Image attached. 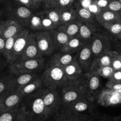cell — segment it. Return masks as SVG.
Segmentation results:
<instances>
[{
    "mask_svg": "<svg viewBox=\"0 0 121 121\" xmlns=\"http://www.w3.org/2000/svg\"><path fill=\"white\" fill-rule=\"evenodd\" d=\"M43 88L23 97L22 105L30 121H49L43 100Z\"/></svg>",
    "mask_w": 121,
    "mask_h": 121,
    "instance_id": "1",
    "label": "cell"
},
{
    "mask_svg": "<svg viewBox=\"0 0 121 121\" xmlns=\"http://www.w3.org/2000/svg\"><path fill=\"white\" fill-rule=\"evenodd\" d=\"M41 78L44 87L51 90H60L69 83L63 67L54 64H48Z\"/></svg>",
    "mask_w": 121,
    "mask_h": 121,
    "instance_id": "2",
    "label": "cell"
},
{
    "mask_svg": "<svg viewBox=\"0 0 121 121\" xmlns=\"http://www.w3.org/2000/svg\"><path fill=\"white\" fill-rule=\"evenodd\" d=\"M44 65V58H39L16 61L9 65V68L11 75H18L26 73H39L43 68Z\"/></svg>",
    "mask_w": 121,
    "mask_h": 121,
    "instance_id": "3",
    "label": "cell"
},
{
    "mask_svg": "<svg viewBox=\"0 0 121 121\" xmlns=\"http://www.w3.org/2000/svg\"><path fill=\"white\" fill-rule=\"evenodd\" d=\"M60 93L63 107L80 100L89 99L78 80L75 82H69L60 90Z\"/></svg>",
    "mask_w": 121,
    "mask_h": 121,
    "instance_id": "4",
    "label": "cell"
},
{
    "mask_svg": "<svg viewBox=\"0 0 121 121\" xmlns=\"http://www.w3.org/2000/svg\"><path fill=\"white\" fill-rule=\"evenodd\" d=\"M43 100L49 121L63 107L60 90L44 88Z\"/></svg>",
    "mask_w": 121,
    "mask_h": 121,
    "instance_id": "5",
    "label": "cell"
},
{
    "mask_svg": "<svg viewBox=\"0 0 121 121\" xmlns=\"http://www.w3.org/2000/svg\"><path fill=\"white\" fill-rule=\"evenodd\" d=\"M78 81L82 85L88 98L96 101L100 93V76L96 73L89 72L82 74Z\"/></svg>",
    "mask_w": 121,
    "mask_h": 121,
    "instance_id": "6",
    "label": "cell"
},
{
    "mask_svg": "<svg viewBox=\"0 0 121 121\" xmlns=\"http://www.w3.org/2000/svg\"><path fill=\"white\" fill-rule=\"evenodd\" d=\"M96 101L89 99H84L63 107L78 116L88 119L96 113Z\"/></svg>",
    "mask_w": 121,
    "mask_h": 121,
    "instance_id": "7",
    "label": "cell"
},
{
    "mask_svg": "<svg viewBox=\"0 0 121 121\" xmlns=\"http://www.w3.org/2000/svg\"><path fill=\"white\" fill-rule=\"evenodd\" d=\"M33 34L37 46L42 57L52 55L57 49L49 31H38Z\"/></svg>",
    "mask_w": 121,
    "mask_h": 121,
    "instance_id": "8",
    "label": "cell"
},
{
    "mask_svg": "<svg viewBox=\"0 0 121 121\" xmlns=\"http://www.w3.org/2000/svg\"><path fill=\"white\" fill-rule=\"evenodd\" d=\"M91 48L94 58L112 51L110 42L108 36L97 33L91 40Z\"/></svg>",
    "mask_w": 121,
    "mask_h": 121,
    "instance_id": "9",
    "label": "cell"
},
{
    "mask_svg": "<svg viewBox=\"0 0 121 121\" xmlns=\"http://www.w3.org/2000/svg\"><path fill=\"white\" fill-rule=\"evenodd\" d=\"M94 60L91 48V41L86 42L77 52V60L81 67L84 74L90 72L91 67Z\"/></svg>",
    "mask_w": 121,
    "mask_h": 121,
    "instance_id": "10",
    "label": "cell"
},
{
    "mask_svg": "<svg viewBox=\"0 0 121 121\" xmlns=\"http://www.w3.org/2000/svg\"><path fill=\"white\" fill-rule=\"evenodd\" d=\"M31 33L32 32L28 29H24V30H22L17 35L14 44L10 64L16 62L19 58L29 42Z\"/></svg>",
    "mask_w": 121,
    "mask_h": 121,
    "instance_id": "11",
    "label": "cell"
},
{
    "mask_svg": "<svg viewBox=\"0 0 121 121\" xmlns=\"http://www.w3.org/2000/svg\"><path fill=\"white\" fill-rule=\"evenodd\" d=\"M24 28L13 20H0V36L7 39L19 34Z\"/></svg>",
    "mask_w": 121,
    "mask_h": 121,
    "instance_id": "12",
    "label": "cell"
},
{
    "mask_svg": "<svg viewBox=\"0 0 121 121\" xmlns=\"http://www.w3.org/2000/svg\"><path fill=\"white\" fill-rule=\"evenodd\" d=\"M23 99L18 90H8L1 95L2 111L10 110L20 106Z\"/></svg>",
    "mask_w": 121,
    "mask_h": 121,
    "instance_id": "13",
    "label": "cell"
},
{
    "mask_svg": "<svg viewBox=\"0 0 121 121\" xmlns=\"http://www.w3.org/2000/svg\"><path fill=\"white\" fill-rule=\"evenodd\" d=\"M97 102L102 106H113L121 103V93L107 88L99 93Z\"/></svg>",
    "mask_w": 121,
    "mask_h": 121,
    "instance_id": "14",
    "label": "cell"
},
{
    "mask_svg": "<svg viewBox=\"0 0 121 121\" xmlns=\"http://www.w3.org/2000/svg\"><path fill=\"white\" fill-rule=\"evenodd\" d=\"M0 121H30L22 103L20 106L0 112Z\"/></svg>",
    "mask_w": 121,
    "mask_h": 121,
    "instance_id": "15",
    "label": "cell"
},
{
    "mask_svg": "<svg viewBox=\"0 0 121 121\" xmlns=\"http://www.w3.org/2000/svg\"><path fill=\"white\" fill-rule=\"evenodd\" d=\"M43 58L40 52L39 51L36 42L34 34L32 32L30 35V39L26 47L23 51L22 54L19 56L16 61L18 60H28V59H36V58Z\"/></svg>",
    "mask_w": 121,
    "mask_h": 121,
    "instance_id": "16",
    "label": "cell"
},
{
    "mask_svg": "<svg viewBox=\"0 0 121 121\" xmlns=\"http://www.w3.org/2000/svg\"><path fill=\"white\" fill-rule=\"evenodd\" d=\"M40 76L41 75L39 73H26L18 75H13L9 90H18L22 87L32 82Z\"/></svg>",
    "mask_w": 121,
    "mask_h": 121,
    "instance_id": "17",
    "label": "cell"
},
{
    "mask_svg": "<svg viewBox=\"0 0 121 121\" xmlns=\"http://www.w3.org/2000/svg\"><path fill=\"white\" fill-rule=\"evenodd\" d=\"M118 52L115 51H110L108 53L94 58L92 65L91 67L90 72L97 73V71L103 67L111 66L113 60Z\"/></svg>",
    "mask_w": 121,
    "mask_h": 121,
    "instance_id": "18",
    "label": "cell"
},
{
    "mask_svg": "<svg viewBox=\"0 0 121 121\" xmlns=\"http://www.w3.org/2000/svg\"><path fill=\"white\" fill-rule=\"evenodd\" d=\"M77 52L72 53H62L59 52L52 55L48 64H54L64 68L77 59Z\"/></svg>",
    "mask_w": 121,
    "mask_h": 121,
    "instance_id": "19",
    "label": "cell"
},
{
    "mask_svg": "<svg viewBox=\"0 0 121 121\" xmlns=\"http://www.w3.org/2000/svg\"><path fill=\"white\" fill-rule=\"evenodd\" d=\"M65 74L69 82H75L84 74L77 59L69 64L64 67Z\"/></svg>",
    "mask_w": 121,
    "mask_h": 121,
    "instance_id": "20",
    "label": "cell"
},
{
    "mask_svg": "<svg viewBox=\"0 0 121 121\" xmlns=\"http://www.w3.org/2000/svg\"><path fill=\"white\" fill-rule=\"evenodd\" d=\"M79 35L82 39L86 42H89L92 40L93 37L99 32H97L96 27L93 23L80 21Z\"/></svg>",
    "mask_w": 121,
    "mask_h": 121,
    "instance_id": "21",
    "label": "cell"
},
{
    "mask_svg": "<svg viewBox=\"0 0 121 121\" xmlns=\"http://www.w3.org/2000/svg\"><path fill=\"white\" fill-rule=\"evenodd\" d=\"M87 119L74 114L67 109H60L49 121H86Z\"/></svg>",
    "mask_w": 121,
    "mask_h": 121,
    "instance_id": "22",
    "label": "cell"
},
{
    "mask_svg": "<svg viewBox=\"0 0 121 121\" xmlns=\"http://www.w3.org/2000/svg\"><path fill=\"white\" fill-rule=\"evenodd\" d=\"M86 42H87L82 39L78 34L75 36L70 38L68 43L59 51L62 53L77 52Z\"/></svg>",
    "mask_w": 121,
    "mask_h": 121,
    "instance_id": "23",
    "label": "cell"
},
{
    "mask_svg": "<svg viewBox=\"0 0 121 121\" xmlns=\"http://www.w3.org/2000/svg\"><path fill=\"white\" fill-rule=\"evenodd\" d=\"M43 88L45 87H44L43 84L41 76H40L39 77L37 78L36 79L32 81V82H29L26 86L22 87L18 91L22 96V97H24L28 95L34 93Z\"/></svg>",
    "mask_w": 121,
    "mask_h": 121,
    "instance_id": "24",
    "label": "cell"
},
{
    "mask_svg": "<svg viewBox=\"0 0 121 121\" xmlns=\"http://www.w3.org/2000/svg\"><path fill=\"white\" fill-rule=\"evenodd\" d=\"M57 49H62L69 41L70 37L59 27L49 31Z\"/></svg>",
    "mask_w": 121,
    "mask_h": 121,
    "instance_id": "25",
    "label": "cell"
},
{
    "mask_svg": "<svg viewBox=\"0 0 121 121\" xmlns=\"http://www.w3.org/2000/svg\"><path fill=\"white\" fill-rule=\"evenodd\" d=\"M95 17L97 22L103 25L104 23L121 20V13L115 12L108 10L104 11H102L99 14Z\"/></svg>",
    "mask_w": 121,
    "mask_h": 121,
    "instance_id": "26",
    "label": "cell"
},
{
    "mask_svg": "<svg viewBox=\"0 0 121 121\" xmlns=\"http://www.w3.org/2000/svg\"><path fill=\"white\" fill-rule=\"evenodd\" d=\"M60 16V26L65 25L68 23L78 20L77 14L73 10H58Z\"/></svg>",
    "mask_w": 121,
    "mask_h": 121,
    "instance_id": "27",
    "label": "cell"
},
{
    "mask_svg": "<svg viewBox=\"0 0 121 121\" xmlns=\"http://www.w3.org/2000/svg\"><path fill=\"white\" fill-rule=\"evenodd\" d=\"M43 16V13H38L36 14L33 15L27 23V26L36 32L43 31V30L42 26Z\"/></svg>",
    "mask_w": 121,
    "mask_h": 121,
    "instance_id": "28",
    "label": "cell"
},
{
    "mask_svg": "<svg viewBox=\"0 0 121 121\" xmlns=\"http://www.w3.org/2000/svg\"><path fill=\"white\" fill-rule=\"evenodd\" d=\"M80 23V20H78L75 22L68 23L65 25L59 26V27L63 30L70 38H71L79 34Z\"/></svg>",
    "mask_w": 121,
    "mask_h": 121,
    "instance_id": "29",
    "label": "cell"
},
{
    "mask_svg": "<svg viewBox=\"0 0 121 121\" xmlns=\"http://www.w3.org/2000/svg\"><path fill=\"white\" fill-rule=\"evenodd\" d=\"M18 35L11 37L10 38H8L5 40V47H4L3 56H4V59L6 60L7 62L9 65L10 64V63H11V54H12L14 44L15 40H16Z\"/></svg>",
    "mask_w": 121,
    "mask_h": 121,
    "instance_id": "30",
    "label": "cell"
},
{
    "mask_svg": "<svg viewBox=\"0 0 121 121\" xmlns=\"http://www.w3.org/2000/svg\"><path fill=\"white\" fill-rule=\"evenodd\" d=\"M102 26L111 34L119 37L121 33V20L104 23Z\"/></svg>",
    "mask_w": 121,
    "mask_h": 121,
    "instance_id": "31",
    "label": "cell"
},
{
    "mask_svg": "<svg viewBox=\"0 0 121 121\" xmlns=\"http://www.w3.org/2000/svg\"><path fill=\"white\" fill-rule=\"evenodd\" d=\"M12 77L13 75L11 74L10 75L6 74L0 76V95L10 90Z\"/></svg>",
    "mask_w": 121,
    "mask_h": 121,
    "instance_id": "32",
    "label": "cell"
},
{
    "mask_svg": "<svg viewBox=\"0 0 121 121\" xmlns=\"http://www.w3.org/2000/svg\"><path fill=\"white\" fill-rule=\"evenodd\" d=\"M77 14V17H79L78 18L79 20L93 23L95 16L92 13H91L88 9H84L82 7L80 8L78 10Z\"/></svg>",
    "mask_w": 121,
    "mask_h": 121,
    "instance_id": "33",
    "label": "cell"
},
{
    "mask_svg": "<svg viewBox=\"0 0 121 121\" xmlns=\"http://www.w3.org/2000/svg\"><path fill=\"white\" fill-rule=\"evenodd\" d=\"M33 16L32 11L26 7H20L17 8L16 10V16L19 18L26 20V22L27 23L31 17Z\"/></svg>",
    "mask_w": 121,
    "mask_h": 121,
    "instance_id": "34",
    "label": "cell"
},
{
    "mask_svg": "<svg viewBox=\"0 0 121 121\" xmlns=\"http://www.w3.org/2000/svg\"><path fill=\"white\" fill-rule=\"evenodd\" d=\"M45 14L54 24L56 25L59 26H60V16H59V13L58 10H49L45 12Z\"/></svg>",
    "mask_w": 121,
    "mask_h": 121,
    "instance_id": "35",
    "label": "cell"
},
{
    "mask_svg": "<svg viewBox=\"0 0 121 121\" xmlns=\"http://www.w3.org/2000/svg\"><path fill=\"white\" fill-rule=\"evenodd\" d=\"M113 72L114 69L112 66H107L99 69L96 73L102 77L109 78L112 76Z\"/></svg>",
    "mask_w": 121,
    "mask_h": 121,
    "instance_id": "36",
    "label": "cell"
},
{
    "mask_svg": "<svg viewBox=\"0 0 121 121\" xmlns=\"http://www.w3.org/2000/svg\"><path fill=\"white\" fill-rule=\"evenodd\" d=\"M86 121H113V117L106 115H100L96 113L91 117L87 119Z\"/></svg>",
    "mask_w": 121,
    "mask_h": 121,
    "instance_id": "37",
    "label": "cell"
},
{
    "mask_svg": "<svg viewBox=\"0 0 121 121\" xmlns=\"http://www.w3.org/2000/svg\"><path fill=\"white\" fill-rule=\"evenodd\" d=\"M108 10L115 11V12H119L121 10V3L119 1L115 0L110 2L108 6Z\"/></svg>",
    "mask_w": 121,
    "mask_h": 121,
    "instance_id": "38",
    "label": "cell"
},
{
    "mask_svg": "<svg viewBox=\"0 0 121 121\" xmlns=\"http://www.w3.org/2000/svg\"><path fill=\"white\" fill-rule=\"evenodd\" d=\"M111 66L113 68L114 71L121 70V53H117L113 60Z\"/></svg>",
    "mask_w": 121,
    "mask_h": 121,
    "instance_id": "39",
    "label": "cell"
},
{
    "mask_svg": "<svg viewBox=\"0 0 121 121\" xmlns=\"http://www.w3.org/2000/svg\"><path fill=\"white\" fill-rule=\"evenodd\" d=\"M109 80V82H121V70L114 71L113 73Z\"/></svg>",
    "mask_w": 121,
    "mask_h": 121,
    "instance_id": "40",
    "label": "cell"
},
{
    "mask_svg": "<svg viewBox=\"0 0 121 121\" xmlns=\"http://www.w3.org/2000/svg\"><path fill=\"white\" fill-rule=\"evenodd\" d=\"M106 87L107 88L121 93V82H112L108 81Z\"/></svg>",
    "mask_w": 121,
    "mask_h": 121,
    "instance_id": "41",
    "label": "cell"
},
{
    "mask_svg": "<svg viewBox=\"0 0 121 121\" xmlns=\"http://www.w3.org/2000/svg\"><path fill=\"white\" fill-rule=\"evenodd\" d=\"M88 10L90 11L91 13H92L95 16L99 14L101 11H102V10H101L100 8L96 4H94V3H92V4L90 5L89 7L88 8Z\"/></svg>",
    "mask_w": 121,
    "mask_h": 121,
    "instance_id": "42",
    "label": "cell"
},
{
    "mask_svg": "<svg viewBox=\"0 0 121 121\" xmlns=\"http://www.w3.org/2000/svg\"><path fill=\"white\" fill-rule=\"evenodd\" d=\"M109 3H109V0H97L96 4L99 7L102 9L108 7Z\"/></svg>",
    "mask_w": 121,
    "mask_h": 121,
    "instance_id": "43",
    "label": "cell"
},
{
    "mask_svg": "<svg viewBox=\"0 0 121 121\" xmlns=\"http://www.w3.org/2000/svg\"><path fill=\"white\" fill-rule=\"evenodd\" d=\"M5 40L3 37L0 36V55H3V52H4V47H5Z\"/></svg>",
    "mask_w": 121,
    "mask_h": 121,
    "instance_id": "44",
    "label": "cell"
},
{
    "mask_svg": "<svg viewBox=\"0 0 121 121\" xmlns=\"http://www.w3.org/2000/svg\"><path fill=\"white\" fill-rule=\"evenodd\" d=\"M91 4H92L91 0H81V5L82 8H84V9H88V8Z\"/></svg>",
    "mask_w": 121,
    "mask_h": 121,
    "instance_id": "45",
    "label": "cell"
},
{
    "mask_svg": "<svg viewBox=\"0 0 121 121\" xmlns=\"http://www.w3.org/2000/svg\"><path fill=\"white\" fill-rule=\"evenodd\" d=\"M71 0H58V4L62 7L67 6L69 5Z\"/></svg>",
    "mask_w": 121,
    "mask_h": 121,
    "instance_id": "46",
    "label": "cell"
},
{
    "mask_svg": "<svg viewBox=\"0 0 121 121\" xmlns=\"http://www.w3.org/2000/svg\"><path fill=\"white\" fill-rule=\"evenodd\" d=\"M7 65L9 64L7 62L6 60L5 59H3L0 58V72L2 71L4 69V68H5V66H7Z\"/></svg>",
    "mask_w": 121,
    "mask_h": 121,
    "instance_id": "47",
    "label": "cell"
},
{
    "mask_svg": "<svg viewBox=\"0 0 121 121\" xmlns=\"http://www.w3.org/2000/svg\"><path fill=\"white\" fill-rule=\"evenodd\" d=\"M18 1L24 5H28L30 3V0H18Z\"/></svg>",
    "mask_w": 121,
    "mask_h": 121,
    "instance_id": "48",
    "label": "cell"
},
{
    "mask_svg": "<svg viewBox=\"0 0 121 121\" xmlns=\"http://www.w3.org/2000/svg\"><path fill=\"white\" fill-rule=\"evenodd\" d=\"M113 121H121V115L113 117Z\"/></svg>",
    "mask_w": 121,
    "mask_h": 121,
    "instance_id": "49",
    "label": "cell"
},
{
    "mask_svg": "<svg viewBox=\"0 0 121 121\" xmlns=\"http://www.w3.org/2000/svg\"><path fill=\"white\" fill-rule=\"evenodd\" d=\"M2 111V106H1V95H0V112Z\"/></svg>",
    "mask_w": 121,
    "mask_h": 121,
    "instance_id": "50",
    "label": "cell"
},
{
    "mask_svg": "<svg viewBox=\"0 0 121 121\" xmlns=\"http://www.w3.org/2000/svg\"><path fill=\"white\" fill-rule=\"evenodd\" d=\"M1 14H2L1 12V11H0V20H1Z\"/></svg>",
    "mask_w": 121,
    "mask_h": 121,
    "instance_id": "51",
    "label": "cell"
},
{
    "mask_svg": "<svg viewBox=\"0 0 121 121\" xmlns=\"http://www.w3.org/2000/svg\"><path fill=\"white\" fill-rule=\"evenodd\" d=\"M119 38H121V34H120V36H119Z\"/></svg>",
    "mask_w": 121,
    "mask_h": 121,
    "instance_id": "52",
    "label": "cell"
},
{
    "mask_svg": "<svg viewBox=\"0 0 121 121\" xmlns=\"http://www.w3.org/2000/svg\"><path fill=\"white\" fill-rule=\"evenodd\" d=\"M119 1H120V3H121V0H119Z\"/></svg>",
    "mask_w": 121,
    "mask_h": 121,
    "instance_id": "53",
    "label": "cell"
},
{
    "mask_svg": "<svg viewBox=\"0 0 121 121\" xmlns=\"http://www.w3.org/2000/svg\"></svg>",
    "mask_w": 121,
    "mask_h": 121,
    "instance_id": "54",
    "label": "cell"
}]
</instances>
